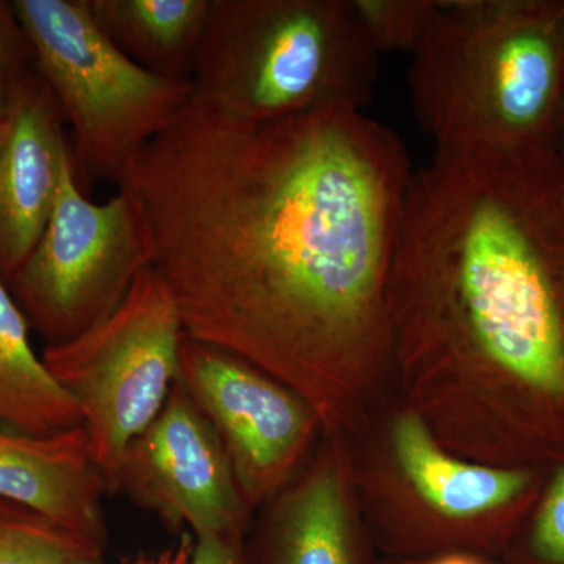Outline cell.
Segmentation results:
<instances>
[{
    "mask_svg": "<svg viewBox=\"0 0 564 564\" xmlns=\"http://www.w3.org/2000/svg\"><path fill=\"white\" fill-rule=\"evenodd\" d=\"M413 172L364 110L251 121L192 95L120 187L185 339L304 381L380 334Z\"/></svg>",
    "mask_w": 564,
    "mask_h": 564,
    "instance_id": "1",
    "label": "cell"
},
{
    "mask_svg": "<svg viewBox=\"0 0 564 564\" xmlns=\"http://www.w3.org/2000/svg\"><path fill=\"white\" fill-rule=\"evenodd\" d=\"M451 315L508 381L564 413V154H437L408 185L389 289Z\"/></svg>",
    "mask_w": 564,
    "mask_h": 564,
    "instance_id": "2",
    "label": "cell"
},
{
    "mask_svg": "<svg viewBox=\"0 0 564 564\" xmlns=\"http://www.w3.org/2000/svg\"><path fill=\"white\" fill-rule=\"evenodd\" d=\"M408 87L437 154L555 148L564 0H443Z\"/></svg>",
    "mask_w": 564,
    "mask_h": 564,
    "instance_id": "3",
    "label": "cell"
},
{
    "mask_svg": "<svg viewBox=\"0 0 564 564\" xmlns=\"http://www.w3.org/2000/svg\"><path fill=\"white\" fill-rule=\"evenodd\" d=\"M378 69L352 0H212L188 80L215 109L263 121L364 110Z\"/></svg>",
    "mask_w": 564,
    "mask_h": 564,
    "instance_id": "4",
    "label": "cell"
},
{
    "mask_svg": "<svg viewBox=\"0 0 564 564\" xmlns=\"http://www.w3.org/2000/svg\"><path fill=\"white\" fill-rule=\"evenodd\" d=\"M39 73L73 126L74 174L120 187L141 151L191 101V80L132 61L93 17L87 0H14Z\"/></svg>",
    "mask_w": 564,
    "mask_h": 564,
    "instance_id": "5",
    "label": "cell"
},
{
    "mask_svg": "<svg viewBox=\"0 0 564 564\" xmlns=\"http://www.w3.org/2000/svg\"><path fill=\"white\" fill-rule=\"evenodd\" d=\"M184 328L169 284L141 270L113 313L66 343L44 366L79 408L93 462L113 484L122 459L161 413L180 375Z\"/></svg>",
    "mask_w": 564,
    "mask_h": 564,
    "instance_id": "6",
    "label": "cell"
},
{
    "mask_svg": "<svg viewBox=\"0 0 564 564\" xmlns=\"http://www.w3.org/2000/svg\"><path fill=\"white\" fill-rule=\"evenodd\" d=\"M151 256L132 193L118 187L109 202H90L70 158L46 229L10 281L14 300L47 345L66 343L117 310Z\"/></svg>",
    "mask_w": 564,
    "mask_h": 564,
    "instance_id": "7",
    "label": "cell"
},
{
    "mask_svg": "<svg viewBox=\"0 0 564 564\" xmlns=\"http://www.w3.org/2000/svg\"><path fill=\"white\" fill-rule=\"evenodd\" d=\"M113 484L198 540L226 538L239 514L232 467L207 421L180 380L161 413L137 437Z\"/></svg>",
    "mask_w": 564,
    "mask_h": 564,
    "instance_id": "8",
    "label": "cell"
},
{
    "mask_svg": "<svg viewBox=\"0 0 564 564\" xmlns=\"http://www.w3.org/2000/svg\"><path fill=\"white\" fill-rule=\"evenodd\" d=\"M177 380L214 426L245 488H261L302 444V403L242 359L184 337Z\"/></svg>",
    "mask_w": 564,
    "mask_h": 564,
    "instance_id": "9",
    "label": "cell"
},
{
    "mask_svg": "<svg viewBox=\"0 0 564 564\" xmlns=\"http://www.w3.org/2000/svg\"><path fill=\"white\" fill-rule=\"evenodd\" d=\"M47 82L25 74L0 122V276L28 261L50 221L70 151Z\"/></svg>",
    "mask_w": 564,
    "mask_h": 564,
    "instance_id": "10",
    "label": "cell"
},
{
    "mask_svg": "<svg viewBox=\"0 0 564 564\" xmlns=\"http://www.w3.org/2000/svg\"><path fill=\"white\" fill-rule=\"evenodd\" d=\"M106 484L84 426L51 436L0 429V499L101 543Z\"/></svg>",
    "mask_w": 564,
    "mask_h": 564,
    "instance_id": "11",
    "label": "cell"
},
{
    "mask_svg": "<svg viewBox=\"0 0 564 564\" xmlns=\"http://www.w3.org/2000/svg\"><path fill=\"white\" fill-rule=\"evenodd\" d=\"M400 466L425 502L447 518H473L521 502L536 485L527 467L473 466L445 455L417 415L393 426Z\"/></svg>",
    "mask_w": 564,
    "mask_h": 564,
    "instance_id": "12",
    "label": "cell"
},
{
    "mask_svg": "<svg viewBox=\"0 0 564 564\" xmlns=\"http://www.w3.org/2000/svg\"><path fill=\"white\" fill-rule=\"evenodd\" d=\"M0 422L51 436L82 425L79 408L29 340V322L0 276Z\"/></svg>",
    "mask_w": 564,
    "mask_h": 564,
    "instance_id": "13",
    "label": "cell"
},
{
    "mask_svg": "<svg viewBox=\"0 0 564 564\" xmlns=\"http://www.w3.org/2000/svg\"><path fill=\"white\" fill-rule=\"evenodd\" d=\"M104 32L132 61L165 76L191 77L212 0H87Z\"/></svg>",
    "mask_w": 564,
    "mask_h": 564,
    "instance_id": "14",
    "label": "cell"
},
{
    "mask_svg": "<svg viewBox=\"0 0 564 564\" xmlns=\"http://www.w3.org/2000/svg\"><path fill=\"white\" fill-rule=\"evenodd\" d=\"M284 564H352L343 486L337 474H314L293 496L284 524Z\"/></svg>",
    "mask_w": 564,
    "mask_h": 564,
    "instance_id": "15",
    "label": "cell"
},
{
    "mask_svg": "<svg viewBox=\"0 0 564 564\" xmlns=\"http://www.w3.org/2000/svg\"><path fill=\"white\" fill-rule=\"evenodd\" d=\"M99 543L0 499V564H99Z\"/></svg>",
    "mask_w": 564,
    "mask_h": 564,
    "instance_id": "16",
    "label": "cell"
},
{
    "mask_svg": "<svg viewBox=\"0 0 564 564\" xmlns=\"http://www.w3.org/2000/svg\"><path fill=\"white\" fill-rule=\"evenodd\" d=\"M367 39L378 55H414L432 32L443 0H352Z\"/></svg>",
    "mask_w": 564,
    "mask_h": 564,
    "instance_id": "17",
    "label": "cell"
},
{
    "mask_svg": "<svg viewBox=\"0 0 564 564\" xmlns=\"http://www.w3.org/2000/svg\"><path fill=\"white\" fill-rule=\"evenodd\" d=\"M529 551L540 564H564V462L556 466L538 505Z\"/></svg>",
    "mask_w": 564,
    "mask_h": 564,
    "instance_id": "18",
    "label": "cell"
},
{
    "mask_svg": "<svg viewBox=\"0 0 564 564\" xmlns=\"http://www.w3.org/2000/svg\"><path fill=\"white\" fill-rule=\"evenodd\" d=\"M33 54L13 6L0 2V122L9 115L14 93L25 77V57Z\"/></svg>",
    "mask_w": 564,
    "mask_h": 564,
    "instance_id": "19",
    "label": "cell"
},
{
    "mask_svg": "<svg viewBox=\"0 0 564 564\" xmlns=\"http://www.w3.org/2000/svg\"><path fill=\"white\" fill-rule=\"evenodd\" d=\"M193 564H240L226 538H203L196 544Z\"/></svg>",
    "mask_w": 564,
    "mask_h": 564,
    "instance_id": "20",
    "label": "cell"
},
{
    "mask_svg": "<svg viewBox=\"0 0 564 564\" xmlns=\"http://www.w3.org/2000/svg\"><path fill=\"white\" fill-rule=\"evenodd\" d=\"M555 148L564 154V104L562 115H560L558 131H556Z\"/></svg>",
    "mask_w": 564,
    "mask_h": 564,
    "instance_id": "21",
    "label": "cell"
},
{
    "mask_svg": "<svg viewBox=\"0 0 564 564\" xmlns=\"http://www.w3.org/2000/svg\"><path fill=\"white\" fill-rule=\"evenodd\" d=\"M434 564H480V563L474 562V560H470V558H464V556H448V558L440 560V562H436Z\"/></svg>",
    "mask_w": 564,
    "mask_h": 564,
    "instance_id": "22",
    "label": "cell"
},
{
    "mask_svg": "<svg viewBox=\"0 0 564 564\" xmlns=\"http://www.w3.org/2000/svg\"><path fill=\"white\" fill-rule=\"evenodd\" d=\"M148 564H176V563H148Z\"/></svg>",
    "mask_w": 564,
    "mask_h": 564,
    "instance_id": "23",
    "label": "cell"
}]
</instances>
